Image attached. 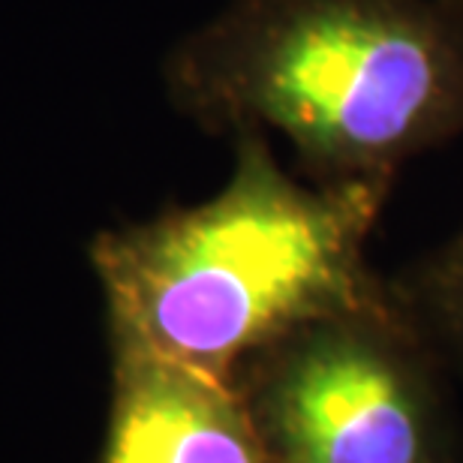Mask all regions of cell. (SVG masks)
I'll return each mask as SVG.
<instances>
[{
	"mask_svg": "<svg viewBox=\"0 0 463 463\" xmlns=\"http://www.w3.org/2000/svg\"><path fill=\"white\" fill-rule=\"evenodd\" d=\"M433 352L392 283L259 352L235 383L277 463H451Z\"/></svg>",
	"mask_w": 463,
	"mask_h": 463,
	"instance_id": "obj_3",
	"label": "cell"
},
{
	"mask_svg": "<svg viewBox=\"0 0 463 463\" xmlns=\"http://www.w3.org/2000/svg\"><path fill=\"white\" fill-rule=\"evenodd\" d=\"M394 292L433 344L463 358V226L401 277Z\"/></svg>",
	"mask_w": 463,
	"mask_h": 463,
	"instance_id": "obj_5",
	"label": "cell"
},
{
	"mask_svg": "<svg viewBox=\"0 0 463 463\" xmlns=\"http://www.w3.org/2000/svg\"><path fill=\"white\" fill-rule=\"evenodd\" d=\"M214 196L94 244L112 344L235 379L292 331L392 292L370 238L394 184H313L289 172L271 136H232Z\"/></svg>",
	"mask_w": 463,
	"mask_h": 463,
	"instance_id": "obj_1",
	"label": "cell"
},
{
	"mask_svg": "<svg viewBox=\"0 0 463 463\" xmlns=\"http://www.w3.org/2000/svg\"><path fill=\"white\" fill-rule=\"evenodd\" d=\"M208 133L259 129L313 184H394L463 138V0H226L165 61Z\"/></svg>",
	"mask_w": 463,
	"mask_h": 463,
	"instance_id": "obj_2",
	"label": "cell"
},
{
	"mask_svg": "<svg viewBox=\"0 0 463 463\" xmlns=\"http://www.w3.org/2000/svg\"><path fill=\"white\" fill-rule=\"evenodd\" d=\"M99 463H277L235 379L115 346Z\"/></svg>",
	"mask_w": 463,
	"mask_h": 463,
	"instance_id": "obj_4",
	"label": "cell"
}]
</instances>
